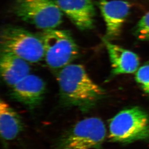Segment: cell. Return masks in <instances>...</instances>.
Here are the masks:
<instances>
[{
	"instance_id": "6",
	"label": "cell",
	"mask_w": 149,
	"mask_h": 149,
	"mask_svg": "<svg viewBox=\"0 0 149 149\" xmlns=\"http://www.w3.org/2000/svg\"><path fill=\"white\" fill-rule=\"evenodd\" d=\"M41 39L44 45L45 62L53 69H62L77 57V45L69 31H44Z\"/></svg>"
},
{
	"instance_id": "3",
	"label": "cell",
	"mask_w": 149,
	"mask_h": 149,
	"mask_svg": "<svg viewBox=\"0 0 149 149\" xmlns=\"http://www.w3.org/2000/svg\"><path fill=\"white\" fill-rule=\"evenodd\" d=\"M13 11L20 19L44 31L62 23L63 12L56 0H14Z\"/></svg>"
},
{
	"instance_id": "7",
	"label": "cell",
	"mask_w": 149,
	"mask_h": 149,
	"mask_svg": "<svg viewBox=\"0 0 149 149\" xmlns=\"http://www.w3.org/2000/svg\"><path fill=\"white\" fill-rule=\"evenodd\" d=\"M99 7L106 27L105 39H113L121 34L130 10V3L121 0H100Z\"/></svg>"
},
{
	"instance_id": "14",
	"label": "cell",
	"mask_w": 149,
	"mask_h": 149,
	"mask_svg": "<svg viewBox=\"0 0 149 149\" xmlns=\"http://www.w3.org/2000/svg\"><path fill=\"white\" fill-rule=\"evenodd\" d=\"M135 79L144 91L149 95V64L144 65L138 69Z\"/></svg>"
},
{
	"instance_id": "12",
	"label": "cell",
	"mask_w": 149,
	"mask_h": 149,
	"mask_svg": "<svg viewBox=\"0 0 149 149\" xmlns=\"http://www.w3.org/2000/svg\"><path fill=\"white\" fill-rule=\"evenodd\" d=\"M23 123L18 113L6 101L0 102V131L6 141L15 139L22 131Z\"/></svg>"
},
{
	"instance_id": "10",
	"label": "cell",
	"mask_w": 149,
	"mask_h": 149,
	"mask_svg": "<svg viewBox=\"0 0 149 149\" xmlns=\"http://www.w3.org/2000/svg\"><path fill=\"white\" fill-rule=\"evenodd\" d=\"M104 42L110 57L113 74H129L137 71L139 59L136 54L105 39Z\"/></svg>"
},
{
	"instance_id": "2",
	"label": "cell",
	"mask_w": 149,
	"mask_h": 149,
	"mask_svg": "<svg viewBox=\"0 0 149 149\" xmlns=\"http://www.w3.org/2000/svg\"><path fill=\"white\" fill-rule=\"evenodd\" d=\"M149 137V116L139 107L127 109L110 121L109 138L114 142L129 143Z\"/></svg>"
},
{
	"instance_id": "11",
	"label": "cell",
	"mask_w": 149,
	"mask_h": 149,
	"mask_svg": "<svg viewBox=\"0 0 149 149\" xmlns=\"http://www.w3.org/2000/svg\"><path fill=\"white\" fill-rule=\"evenodd\" d=\"M0 68L3 80L12 87L30 74L27 61L10 52L1 51Z\"/></svg>"
},
{
	"instance_id": "8",
	"label": "cell",
	"mask_w": 149,
	"mask_h": 149,
	"mask_svg": "<svg viewBox=\"0 0 149 149\" xmlns=\"http://www.w3.org/2000/svg\"><path fill=\"white\" fill-rule=\"evenodd\" d=\"M59 8L81 30L94 26L96 12L91 0H56Z\"/></svg>"
},
{
	"instance_id": "4",
	"label": "cell",
	"mask_w": 149,
	"mask_h": 149,
	"mask_svg": "<svg viewBox=\"0 0 149 149\" xmlns=\"http://www.w3.org/2000/svg\"><path fill=\"white\" fill-rule=\"evenodd\" d=\"M106 135L104 123L97 117L81 120L60 138L57 149H100Z\"/></svg>"
},
{
	"instance_id": "9",
	"label": "cell",
	"mask_w": 149,
	"mask_h": 149,
	"mask_svg": "<svg viewBox=\"0 0 149 149\" xmlns=\"http://www.w3.org/2000/svg\"><path fill=\"white\" fill-rule=\"evenodd\" d=\"M12 87V98L31 109L42 102L46 89L42 79L30 74Z\"/></svg>"
},
{
	"instance_id": "13",
	"label": "cell",
	"mask_w": 149,
	"mask_h": 149,
	"mask_svg": "<svg viewBox=\"0 0 149 149\" xmlns=\"http://www.w3.org/2000/svg\"><path fill=\"white\" fill-rule=\"evenodd\" d=\"M134 33L139 40L149 41V12L139 20L135 27Z\"/></svg>"
},
{
	"instance_id": "1",
	"label": "cell",
	"mask_w": 149,
	"mask_h": 149,
	"mask_svg": "<svg viewBox=\"0 0 149 149\" xmlns=\"http://www.w3.org/2000/svg\"><path fill=\"white\" fill-rule=\"evenodd\" d=\"M58 80L63 103L82 111L92 108L104 95V90L92 80L82 65L70 64L61 69Z\"/></svg>"
},
{
	"instance_id": "5",
	"label": "cell",
	"mask_w": 149,
	"mask_h": 149,
	"mask_svg": "<svg viewBox=\"0 0 149 149\" xmlns=\"http://www.w3.org/2000/svg\"><path fill=\"white\" fill-rule=\"evenodd\" d=\"M1 51L10 52L31 63L41 61L45 56L41 38L19 27L8 26L1 34Z\"/></svg>"
}]
</instances>
